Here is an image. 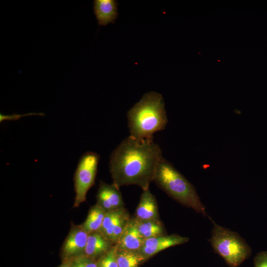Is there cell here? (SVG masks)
Masks as SVG:
<instances>
[{
    "label": "cell",
    "mask_w": 267,
    "mask_h": 267,
    "mask_svg": "<svg viewBox=\"0 0 267 267\" xmlns=\"http://www.w3.org/2000/svg\"><path fill=\"white\" fill-rule=\"evenodd\" d=\"M255 267H267V251L259 253L254 259Z\"/></svg>",
    "instance_id": "20"
},
{
    "label": "cell",
    "mask_w": 267,
    "mask_h": 267,
    "mask_svg": "<svg viewBox=\"0 0 267 267\" xmlns=\"http://www.w3.org/2000/svg\"><path fill=\"white\" fill-rule=\"evenodd\" d=\"M93 11L100 26L114 23L118 15V3L115 0H94Z\"/></svg>",
    "instance_id": "11"
},
{
    "label": "cell",
    "mask_w": 267,
    "mask_h": 267,
    "mask_svg": "<svg viewBox=\"0 0 267 267\" xmlns=\"http://www.w3.org/2000/svg\"><path fill=\"white\" fill-rule=\"evenodd\" d=\"M96 199V204L106 213L125 208V203L119 188L113 183L109 184L100 181Z\"/></svg>",
    "instance_id": "8"
},
{
    "label": "cell",
    "mask_w": 267,
    "mask_h": 267,
    "mask_svg": "<svg viewBox=\"0 0 267 267\" xmlns=\"http://www.w3.org/2000/svg\"><path fill=\"white\" fill-rule=\"evenodd\" d=\"M142 191L134 217L144 221L160 220L155 197L149 188Z\"/></svg>",
    "instance_id": "10"
},
{
    "label": "cell",
    "mask_w": 267,
    "mask_h": 267,
    "mask_svg": "<svg viewBox=\"0 0 267 267\" xmlns=\"http://www.w3.org/2000/svg\"><path fill=\"white\" fill-rule=\"evenodd\" d=\"M88 235L82 225H72L62 247L65 260L84 255Z\"/></svg>",
    "instance_id": "7"
},
{
    "label": "cell",
    "mask_w": 267,
    "mask_h": 267,
    "mask_svg": "<svg viewBox=\"0 0 267 267\" xmlns=\"http://www.w3.org/2000/svg\"><path fill=\"white\" fill-rule=\"evenodd\" d=\"M145 239L140 234L134 220L131 218L116 244L118 250L139 252Z\"/></svg>",
    "instance_id": "9"
},
{
    "label": "cell",
    "mask_w": 267,
    "mask_h": 267,
    "mask_svg": "<svg viewBox=\"0 0 267 267\" xmlns=\"http://www.w3.org/2000/svg\"><path fill=\"white\" fill-rule=\"evenodd\" d=\"M163 158L160 146L152 139L129 136L111 153L109 170L115 185H136L149 188L157 166Z\"/></svg>",
    "instance_id": "1"
},
{
    "label": "cell",
    "mask_w": 267,
    "mask_h": 267,
    "mask_svg": "<svg viewBox=\"0 0 267 267\" xmlns=\"http://www.w3.org/2000/svg\"><path fill=\"white\" fill-rule=\"evenodd\" d=\"M213 227L209 242L214 251L221 256L229 267H238L251 255V249L237 232L217 224Z\"/></svg>",
    "instance_id": "4"
},
{
    "label": "cell",
    "mask_w": 267,
    "mask_h": 267,
    "mask_svg": "<svg viewBox=\"0 0 267 267\" xmlns=\"http://www.w3.org/2000/svg\"><path fill=\"white\" fill-rule=\"evenodd\" d=\"M99 159L98 154L91 151L85 153L80 158L74 177V208L86 201L88 191L94 184Z\"/></svg>",
    "instance_id": "5"
},
{
    "label": "cell",
    "mask_w": 267,
    "mask_h": 267,
    "mask_svg": "<svg viewBox=\"0 0 267 267\" xmlns=\"http://www.w3.org/2000/svg\"><path fill=\"white\" fill-rule=\"evenodd\" d=\"M127 211V210L123 208L106 213L102 226L98 231L110 241L114 226Z\"/></svg>",
    "instance_id": "15"
},
{
    "label": "cell",
    "mask_w": 267,
    "mask_h": 267,
    "mask_svg": "<svg viewBox=\"0 0 267 267\" xmlns=\"http://www.w3.org/2000/svg\"><path fill=\"white\" fill-rule=\"evenodd\" d=\"M59 267H72L71 263L69 260H65V261Z\"/></svg>",
    "instance_id": "22"
},
{
    "label": "cell",
    "mask_w": 267,
    "mask_h": 267,
    "mask_svg": "<svg viewBox=\"0 0 267 267\" xmlns=\"http://www.w3.org/2000/svg\"><path fill=\"white\" fill-rule=\"evenodd\" d=\"M117 250L116 245L114 244L97 261V267H119L117 260Z\"/></svg>",
    "instance_id": "17"
},
{
    "label": "cell",
    "mask_w": 267,
    "mask_h": 267,
    "mask_svg": "<svg viewBox=\"0 0 267 267\" xmlns=\"http://www.w3.org/2000/svg\"><path fill=\"white\" fill-rule=\"evenodd\" d=\"M131 219L128 211L123 215L119 220L113 228L110 241L114 244H116L120 235L126 226V225Z\"/></svg>",
    "instance_id": "18"
},
{
    "label": "cell",
    "mask_w": 267,
    "mask_h": 267,
    "mask_svg": "<svg viewBox=\"0 0 267 267\" xmlns=\"http://www.w3.org/2000/svg\"><path fill=\"white\" fill-rule=\"evenodd\" d=\"M68 260L70 261L72 267H97V261L94 259L85 255L78 256Z\"/></svg>",
    "instance_id": "19"
},
{
    "label": "cell",
    "mask_w": 267,
    "mask_h": 267,
    "mask_svg": "<svg viewBox=\"0 0 267 267\" xmlns=\"http://www.w3.org/2000/svg\"><path fill=\"white\" fill-rule=\"evenodd\" d=\"M189 238L176 234L163 235L145 239L139 253L146 260L171 247L189 241Z\"/></svg>",
    "instance_id": "6"
},
{
    "label": "cell",
    "mask_w": 267,
    "mask_h": 267,
    "mask_svg": "<svg viewBox=\"0 0 267 267\" xmlns=\"http://www.w3.org/2000/svg\"><path fill=\"white\" fill-rule=\"evenodd\" d=\"M117 260L119 267H139L146 259L139 252L118 249Z\"/></svg>",
    "instance_id": "16"
},
{
    "label": "cell",
    "mask_w": 267,
    "mask_h": 267,
    "mask_svg": "<svg viewBox=\"0 0 267 267\" xmlns=\"http://www.w3.org/2000/svg\"><path fill=\"white\" fill-rule=\"evenodd\" d=\"M133 218L140 234L145 239L167 234L165 226L160 220L144 221Z\"/></svg>",
    "instance_id": "13"
},
{
    "label": "cell",
    "mask_w": 267,
    "mask_h": 267,
    "mask_svg": "<svg viewBox=\"0 0 267 267\" xmlns=\"http://www.w3.org/2000/svg\"><path fill=\"white\" fill-rule=\"evenodd\" d=\"M153 181L181 205L207 216L206 207L193 185L163 157L157 166Z\"/></svg>",
    "instance_id": "3"
},
{
    "label": "cell",
    "mask_w": 267,
    "mask_h": 267,
    "mask_svg": "<svg viewBox=\"0 0 267 267\" xmlns=\"http://www.w3.org/2000/svg\"><path fill=\"white\" fill-rule=\"evenodd\" d=\"M114 244L99 231L89 234L84 255L93 258L101 257Z\"/></svg>",
    "instance_id": "12"
},
{
    "label": "cell",
    "mask_w": 267,
    "mask_h": 267,
    "mask_svg": "<svg viewBox=\"0 0 267 267\" xmlns=\"http://www.w3.org/2000/svg\"><path fill=\"white\" fill-rule=\"evenodd\" d=\"M42 115V113L37 114V113H28L27 114H24V115H18V114H13L12 115H4L3 114H0V122H2V121H3L4 120H17L19 119L21 116H28V115Z\"/></svg>",
    "instance_id": "21"
},
{
    "label": "cell",
    "mask_w": 267,
    "mask_h": 267,
    "mask_svg": "<svg viewBox=\"0 0 267 267\" xmlns=\"http://www.w3.org/2000/svg\"><path fill=\"white\" fill-rule=\"evenodd\" d=\"M106 212L97 204L92 206L89 210L87 217L81 224L89 234L98 231L100 229Z\"/></svg>",
    "instance_id": "14"
},
{
    "label": "cell",
    "mask_w": 267,
    "mask_h": 267,
    "mask_svg": "<svg viewBox=\"0 0 267 267\" xmlns=\"http://www.w3.org/2000/svg\"><path fill=\"white\" fill-rule=\"evenodd\" d=\"M130 135L140 139H152L153 134L165 129L168 118L162 95L150 91L127 112Z\"/></svg>",
    "instance_id": "2"
}]
</instances>
